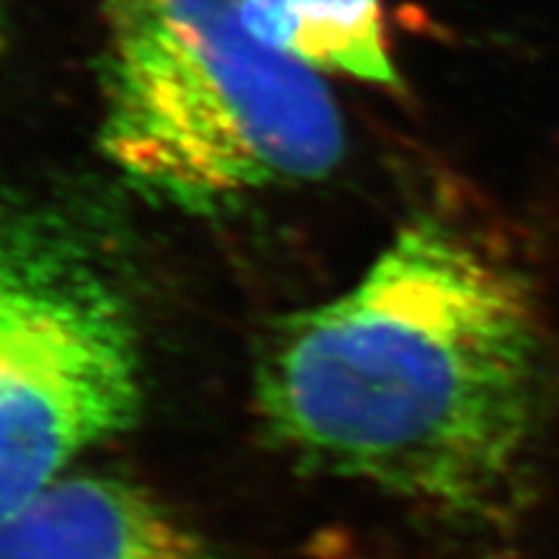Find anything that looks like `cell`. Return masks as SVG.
Wrapping results in <instances>:
<instances>
[{
	"instance_id": "5",
	"label": "cell",
	"mask_w": 559,
	"mask_h": 559,
	"mask_svg": "<svg viewBox=\"0 0 559 559\" xmlns=\"http://www.w3.org/2000/svg\"><path fill=\"white\" fill-rule=\"evenodd\" d=\"M264 45L317 73L396 86L381 0H241Z\"/></svg>"
},
{
	"instance_id": "6",
	"label": "cell",
	"mask_w": 559,
	"mask_h": 559,
	"mask_svg": "<svg viewBox=\"0 0 559 559\" xmlns=\"http://www.w3.org/2000/svg\"><path fill=\"white\" fill-rule=\"evenodd\" d=\"M0 45H3V16H0Z\"/></svg>"
},
{
	"instance_id": "4",
	"label": "cell",
	"mask_w": 559,
	"mask_h": 559,
	"mask_svg": "<svg viewBox=\"0 0 559 559\" xmlns=\"http://www.w3.org/2000/svg\"><path fill=\"white\" fill-rule=\"evenodd\" d=\"M0 559H213L164 500L107 474H62L0 521Z\"/></svg>"
},
{
	"instance_id": "1",
	"label": "cell",
	"mask_w": 559,
	"mask_h": 559,
	"mask_svg": "<svg viewBox=\"0 0 559 559\" xmlns=\"http://www.w3.org/2000/svg\"><path fill=\"white\" fill-rule=\"evenodd\" d=\"M547 368L519 272L453 223L415 218L347 290L270 332L254 404L311 469L489 528L528 487Z\"/></svg>"
},
{
	"instance_id": "2",
	"label": "cell",
	"mask_w": 559,
	"mask_h": 559,
	"mask_svg": "<svg viewBox=\"0 0 559 559\" xmlns=\"http://www.w3.org/2000/svg\"><path fill=\"white\" fill-rule=\"evenodd\" d=\"M99 145L145 198L215 215L340 164L334 96L249 29L241 0H99Z\"/></svg>"
},
{
	"instance_id": "3",
	"label": "cell",
	"mask_w": 559,
	"mask_h": 559,
	"mask_svg": "<svg viewBox=\"0 0 559 559\" xmlns=\"http://www.w3.org/2000/svg\"><path fill=\"white\" fill-rule=\"evenodd\" d=\"M140 353L130 300L83 230L0 200V521L135 423Z\"/></svg>"
}]
</instances>
